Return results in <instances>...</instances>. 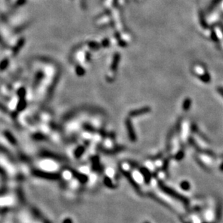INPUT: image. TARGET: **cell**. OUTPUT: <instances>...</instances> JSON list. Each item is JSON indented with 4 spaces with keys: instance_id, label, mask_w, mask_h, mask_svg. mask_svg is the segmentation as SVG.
<instances>
[{
    "instance_id": "1",
    "label": "cell",
    "mask_w": 223,
    "mask_h": 223,
    "mask_svg": "<svg viewBox=\"0 0 223 223\" xmlns=\"http://www.w3.org/2000/svg\"><path fill=\"white\" fill-rule=\"evenodd\" d=\"M159 188L161 189V190H162L164 193H165L166 194H167L168 196H171V197H173V198H175V199H177L178 200V201H181V202L183 203L185 205H188L189 204V200L187 198L185 197L184 196H183V195H181V193H179L178 192H177L176 190H175L174 189L168 187L167 185H165V184L163 182H161V181H159Z\"/></svg>"
},
{
    "instance_id": "2",
    "label": "cell",
    "mask_w": 223,
    "mask_h": 223,
    "mask_svg": "<svg viewBox=\"0 0 223 223\" xmlns=\"http://www.w3.org/2000/svg\"><path fill=\"white\" fill-rule=\"evenodd\" d=\"M31 174L33 176L40 179L47 180L50 181H57L60 179V175L57 173H52V172H47L44 170H39V169H33L32 170Z\"/></svg>"
},
{
    "instance_id": "3",
    "label": "cell",
    "mask_w": 223,
    "mask_h": 223,
    "mask_svg": "<svg viewBox=\"0 0 223 223\" xmlns=\"http://www.w3.org/2000/svg\"><path fill=\"white\" fill-rule=\"evenodd\" d=\"M121 172H122V173L123 174V175H125V177L127 178V180L128 181V182L130 183V185H132V187H133V188L136 190L137 193H139V194H141V188H140L139 185H138V183L136 182V181H134V179H133V178L132 177V175H130L129 173H127V171H125V170H121Z\"/></svg>"
},
{
    "instance_id": "4",
    "label": "cell",
    "mask_w": 223,
    "mask_h": 223,
    "mask_svg": "<svg viewBox=\"0 0 223 223\" xmlns=\"http://www.w3.org/2000/svg\"><path fill=\"white\" fill-rule=\"evenodd\" d=\"M67 170L72 173L73 176L75 178H76V179L78 180L80 183H86L88 181V177L86 175H84V174L75 171L74 170H72L71 168H68Z\"/></svg>"
},
{
    "instance_id": "5",
    "label": "cell",
    "mask_w": 223,
    "mask_h": 223,
    "mask_svg": "<svg viewBox=\"0 0 223 223\" xmlns=\"http://www.w3.org/2000/svg\"><path fill=\"white\" fill-rule=\"evenodd\" d=\"M41 156H42V157L50 158V159H55V160L57 161H63L64 159L62 156H59V155L55 153H53V152L48 151H45L41 152Z\"/></svg>"
},
{
    "instance_id": "6",
    "label": "cell",
    "mask_w": 223,
    "mask_h": 223,
    "mask_svg": "<svg viewBox=\"0 0 223 223\" xmlns=\"http://www.w3.org/2000/svg\"><path fill=\"white\" fill-rule=\"evenodd\" d=\"M30 211H31L32 214H33V217H34L35 218H36L37 219H39V220L42 221L43 219H44V215H42V213L41 212V211H40L38 209L36 208V207H32L31 209H30Z\"/></svg>"
},
{
    "instance_id": "7",
    "label": "cell",
    "mask_w": 223,
    "mask_h": 223,
    "mask_svg": "<svg viewBox=\"0 0 223 223\" xmlns=\"http://www.w3.org/2000/svg\"><path fill=\"white\" fill-rule=\"evenodd\" d=\"M140 172L142 173L146 183H149L151 181V175L150 173H149V170L146 168H141L140 169Z\"/></svg>"
},
{
    "instance_id": "8",
    "label": "cell",
    "mask_w": 223,
    "mask_h": 223,
    "mask_svg": "<svg viewBox=\"0 0 223 223\" xmlns=\"http://www.w3.org/2000/svg\"><path fill=\"white\" fill-rule=\"evenodd\" d=\"M16 193H17V196H18V200L19 201H21V203H25L26 201L25 198V194H24L23 190H22V188H18L16 190Z\"/></svg>"
},
{
    "instance_id": "9",
    "label": "cell",
    "mask_w": 223,
    "mask_h": 223,
    "mask_svg": "<svg viewBox=\"0 0 223 223\" xmlns=\"http://www.w3.org/2000/svg\"><path fill=\"white\" fill-rule=\"evenodd\" d=\"M129 122H127V130H128V133H129V136H130L131 141H136L135 139H136V136H135L134 132H133V127H132L131 124L129 123Z\"/></svg>"
},
{
    "instance_id": "10",
    "label": "cell",
    "mask_w": 223,
    "mask_h": 223,
    "mask_svg": "<svg viewBox=\"0 0 223 223\" xmlns=\"http://www.w3.org/2000/svg\"><path fill=\"white\" fill-rule=\"evenodd\" d=\"M4 136L7 138V139L10 141V144H14V145H15V144H17L16 139H15V137H14L10 132H5V133H4Z\"/></svg>"
},
{
    "instance_id": "11",
    "label": "cell",
    "mask_w": 223,
    "mask_h": 223,
    "mask_svg": "<svg viewBox=\"0 0 223 223\" xmlns=\"http://www.w3.org/2000/svg\"><path fill=\"white\" fill-rule=\"evenodd\" d=\"M222 204L220 202H219L217 204L216 209V218H217L218 220L221 219V217H222Z\"/></svg>"
},
{
    "instance_id": "12",
    "label": "cell",
    "mask_w": 223,
    "mask_h": 223,
    "mask_svg": "<svg viewBox=\"0 0 223 223\" xmlns=\"http://www.w3.org/2000/svg\"><path fill=\"white\" fill-rule=\"evenodd\" d=\"M0 178L4 181H6L8 179V175H7V172H6L5 170H4L3 167H1V166H0Z\"/></svg>"
},
{
    "instance_id": "13",
    "label": "cell",
    "mask_w": 223,
    "mask_h": 223,
    "mask_svg": "<svg viewBox=\"0 0 223 223\" xmlns=\"http://www.w3.org/2000/svg\"><path fill=\"white\" fill-rule=\"evenodd\" d=\"M84 148L83 147H78V149L75 150V156L76 158H79L81 155L84 154Z\"/></svg>"
},
{
    "instance_id": "14",
    "label": "cell",
    "mask_w": 223,
    "mask_h": 223,
    "mask_svg": "<svg viewBox=\"0 0 223 223\" xmlns=\"http://www.w3.org/2000/svg\"><path fill=\"white\" fill-rule=\"evenodd\" d=\"M181 187L184 190H188L190 189V184L188 181H183L181 183Z\"/></svg>"
},
{
    "instance_id": "15",
    "label": "cell",
    "mask_w": 223,
    "mask_h": 223,
    "mask_svg": "<svg viewBox=\"0 0 223 223\" xmlns=\"http://www.w3.org/2000/svg\"><path fill=\"white\" fill-rule=\"evenodd\" d=\"M0 152H1V153H3L4 154H6L7 156H8L10 158L12 157V155H11V154L10 153V151H9V150H7V149L4 148V147H1V146H0Z\"/></svg>"
},
{
    "instance_id": "16",
    "label": "cell",
    "mask_w": 223,
    "mask_h": 223,
    "mask_svg": "<svg viewBox=\"0 0 223 223\" xmlns=\"http://www.w3.org/2000/svg\"><path fill=\"white\" fill-rule=\"evenodd\" d=\"M104 183H105L106 185L110 188H115V185H114L113 183L112 182V181L109 178H104Z\"/></svg>"
},
{
    "instance_id": "17",
    "label": "cell",
    "mask_w": 223,
    "mask_h": 223,
    "mask_svg": "<svg viewBox=\"0 0 223 223\" xmlns=\"http://www.w3.org/2000/svg\"><path fill=\"white\" fill-rule=\"evenodd\" d=\"M10 211V207H2V208H0V215H6V214L8 213Z\"/></svg>"
},
{
    "instance_id": "18",
    "label": "cell",
    "mask_w": 223,
    "mask_h": 223,
    "mask_svg": "<svg viewBox=\"0 0 223 223\" xmlns=\"http://www.w3.org/2000/svg\"><path fill=\"white\" fill-rule=\"evenodd\" d=\"M7 192V188L6 187H1L0 188V196L4 195Z\"/></svg>"
},
{
    "instance_id": "19",
    "label": "cell",
    "mask_w": 223,
    "mask_h": 223,
    "mask_svg": "<svg viewBox=\"0 0 223 223\" xmlns=\"http://www.w3.org/2000/svg\"><path fill=\"white\" fill-rule=\"evenodd\" d=\"M62 223H73V219H70V218H66L63 220Z\"/></svg>"
},
{
    "instance_id": "20",
    "label": "cell",
    "mask_w": 223,
    "mask_h": 223,
    "mask_svg": "<svg viewBox=\"0 0 223 223\" xmlns=\"http://www.w3.org/2000/svg\"><path fill=\"white\" fill-rule=\"evenodd\" d=\"M217 90H218V92L219 93V94H220L222 96H223V88L219 87Z\"/></svg>"
},
{
    "instance_id": "21",
    "label": "cell",
    "mask_w": 223,
    "mask_h": 223,
    "mask_svg": "<svg viewBox=\"0 0 223 223\" xmlns=\"http://www.w3.org/2000/svg\"><path fill=\"white\" fill-rule=\"evenodd\" d=\"M220 170H221V171H222V172H223V163L222 164V165L220 166Z\"/></svg>"
},
{
    "instance_id": "22",
    "label": "cell",
    "mask_w": 223,
    "mask_h": 223,
    "mask_svg": "<svg viewBox=\"0 0 223 223\" xmlns=\"http://www.w3.org/2000/svg\"><path fill=\"white\" fill-rule=\"evenodd\" d=\"M221 28H222V33H223V25L221 26Z\"/></svg>"
},
{
    "instance_id": "23",
    "label": "cell",
    "mask_w": 223,
    "mask_h": 223,
    "mask_svg": "<svg viewBox=\"0 0 223 223\" xmlns=\"http://www.w3.org/2000/svg\"><path fill=\"white\" fill-rule=\"evenodd\" d=\"M144 223H149V222H144Z\"/></svg>"
},
{
    "instance_id": "24",
    "label": "cell",
    "mask_w": 223,
    "mask_h": 223,
    "mask_svg": "<svg viewBox=\"0 0 223 223\" xmlns=\"http://www.w3.org/2000/svg\"><path fill=\"white\" fill-rule=\"evenodd\" d=\"M205 223H209V222H205Z\"/></svg>"
}]
</instances>
